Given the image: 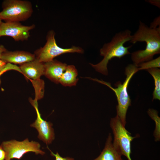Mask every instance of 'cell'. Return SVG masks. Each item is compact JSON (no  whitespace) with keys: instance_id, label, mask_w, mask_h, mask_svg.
I'll list each match as a JSON object with an SVG mask.
<instances>
[{"instance_id":"20","label":"cell","mask_w":160,"mask_h":160,"mask_svg":"<svg viewBox=\"0 0 160 160\" xmlns=\"http://www.w3.org/2000/svg\"><path fill=\"white\" fill-rule=\"evenodd\" d=\"M160 16H159L155 19L153 22L151 23L150 27L156 28L160 27Z\"/></svg>"},{"instance_id":"23","label":"cell","mask_w":160,"mask_h":160,"mask_svg":"<svg viewBox=\"0 0 160 160\" xmlns=\"http://www.w3.org/2000/svg\"><path fill=\"white\" fill-rule=\"evenodd\" d=\"M6 51V49L4 46L2 45L0 46V59H1L2 54Z\"/></svg>"},{"instance_id":"21","label":"cell","mask_w":160,"mask_h":160,"mask_svg":"<svg viewBox=\"0 0 160 160\" xmlns=\"http://www.w3.org/2000/svg\"><path fill=\"white\" fill-rule=\"evenodd\" d=\"M147 2L159 8H160V1L159 0H150L147 1Z\"/></svg>"},{"instance_id":"14","label":"cell","mask_w":160,"mask_h":160,"mask_svg":"<svg viewBox=\"0 0 160 160\" xmlns=\"http://www.w3.org/2000/svg\"><path fill=\"white\" fill-rule=\"evenodd\" d=\"M78 75L77 70L74 65H67L59 80V83L64 86H75L78 81Z\"/></svg>"},{"instance_id":"3","label":"cell","mask_w":160,"mask_h":160,"mask_svg":"<svg viewBox=\"0 0 160 160\" xmlns=\"http://www.w3.org/2000/svg\"><path fill=\"white\" fill-rule=\"evenodd\" d=\"M138 71V67L133 64H130L125 68V73L126 79L123 84L119 81L115 84L116 87L113 88L111 84L103 80L90 77L88 79L105 85L112 89L116 96L118 105L116 106V115L120 119L122 123L125 127L126 116L127 110L131 105V100L129 95L127 87L129 81L133 75Z\"/></svg>"},{"instance_id":"6","label":"cell","mask_w":160,"mask_h":160,"mask_svg":"<svg viewBox=\"0 0 160 160\" xmlns=\"http://www.w3.org/2000/svg\"><path fill=\"white\" fill-rule=\"evenodd\" d=\"M110 126L113 135V146L122 156H124L128 160H132L131 143L136 136H132L117 116L111 119Z\"/></svg>"},{"instance_id":"8","label":"cell","mask_w":160,"mask_h":160,"mask_svg":"<svg viewBox=\"0 0 160 160\" xmlns=\"http://www.w3.org/2000/svg\"><path fill=\"white\" fill-rule=\"evenodd\" d=\"M35 27L34 24L25 26L20 22H2L0 25V37L9 36L16 41L27 40L30 37V31Z\"/></svg>"},{"instance_id":"13","label":"cell","mask_w":160,"mask_h":160,"mask_svg":"<svg viewBox=\"0 0 160 160\" xmlns=\"http://www.w3.org/2000/svg\"><path fill=\"white\" fill-rule=\"evenodd\" d=\"M112 141V136L110 133L103 150L99 156L93 160H122V155L113 146Z\"/></svg>"},{"instance_id":"25","label":"cell","mask_w":160,"mask_h":160,"mask_svg":"<svg viewBox=\"0 0 160 160\" xmlns=\"http://www.w3.org/2000/svg\"><path fill=\"white\" fill-rule=\"evenodd\" d=\"M2 20L1 19V18H0V25L1 23L2 22Z\"/></svg>"},{"instance_id":"5","label":"cell","mask_w":160,"mask_h":160,"mask_svg":"<svg viewBox=\"0 0 160 160\" xmlns=\"http://www.w3.org/2000/svg\"><path fill=\"white\" fill-rule=\"evenodd\" d=\"M55 34L53 31H49L47 36L45 45L35 51L36 58L39 61L44 63L47 62L52 60L56 57L66 53H84L83 49L79 47L73 46L68 48L60 47L56 43Z\"/></svg>"},{"instance_id":"1","label":"cell","mask_w":160,"mask_h":160,"mask_svg":"<svg viewBox=\"0 0 160 160\" xmlns=\"http://www.w3.org/2000/svg\"><path fill=\"white\" fill-rule=\"evenodd\" d=\"M130 42L135 44L137 42H145V49L135 51L131 58L134 64H139L153 59V56L160 53V27L153 28L148 27L140 21L137 31L132 36Z\"/></svg>"},{"instance_id":"12","label":"cell","mask_w":160,"mask_h":160,"mask_svg":"<svg viewBox=\"0 0 160 160\" xmlns=\"http://www.w3.org/2000/svg\"><path fill=\"white\" fill-rule=\"evenodd\" d=\"M36 57L34 54L23 51H8L3 52L1 60L7 63L20 65L33 61Z\"/></svg>"},{"instance_id":"15","label":"cell","mask_w":160,"mask_h":160,"mask_svg":"<svg viewBox=\"0 0 160 160\" xmlns=\"http://www.w3.org/2000/svg\"><path fill=\"white\" fill-rule=\"evenodd\" d=\"M152 76L154 80V88L153 93V100H160V70L154 68L146 70Z\"/></svg>"},{"instance_id":"2","label":"cell","mask_w":160,"mask_h":160,"mask_svg":"<svg viewBox=\"0 0 160 160\" xmlns=\"http://www.w3.org/2000/svg\"><path fill=\"white\" fill-rule=\"evenodd\" d=\"M132 36L129 29L116 33L110 42L104 44L100 49V55L103 57L102 60L96 64L90 63L91 65L98 72L107 75V65L110 60L114 57L120 58L130 54L129 50L132 46L126 47L124 45L130 41Z\"/></svg>"},{"instance_id":"7","label":"cell","mask_w":160,"mask_h":160,"mask_svg":"<svg viewBox=\"0 0 160 160\" xmlns=\"http://www.w3.org/2000/svg\"><path fill=\"white\" fill-rule=\"evenodd\" d=\"M5 153V160L15 158L20 159L25 153L32 152L43 155L45 152L40 148V144L36 142L29 141L27 138L23 141L15 140L3 142L0 145Z\"/></svg>"},{"instance_id":"18","label":"cell","mask_w":160,"mask_h":160,"mask_svg":"<svg viewBox=\"0 0 160 160\" xmlns=\"http://www.w3.org/2000/svg\"><path fill=\"white\" fill-rule=\"evenodd\" d=\"M14 70L17 71L22 73L20 67L9 63H7L4 61L0 59V72L5 70Z\"/></svg>"},{"instance_id":"9","label":"cell","mask_w":160,"mask_h":160,"mask_svg":"<svg viewBox=\"0 0 160 160\" xmlns=\"http://www.w3.org/2000/svg\"><path fill=\"white\" fill-rule=\"evenodd\" d=\"M31 103L35 108L37 117L35 122L31 126L35 128L39 133L38 137L47 145L50 144L55 138L54 129L52 124L44 120L41 117L36 100L33 101Z\"/></svg>"},{"instance_id":"22","label":"cell","mask_w":160,"mask_h":160,"mask_svg":"<svg viewBox=\"0 0 160 160\" xmlns=\"http://www.w3.org/2000/svg\"><path fill=\"white\" fill-rule=\"evenodd\" d=\"M5 152L0 145V160H5Z\"/></svg>"},{"instance_id":"19","label":"cell","mask_w":160,"mask_h":160,"mask_svg":"<svg viewBox=\"0 0 160 160\" xmlns=\"http://www.w3.org/2000/svg\"><path fill=\"white\" fill-rule=\"evenodd\" d=\"M51 154L53 156L55 157V160H75L74 159L70 157H63L59 154L58 152H57L56 154L54 153L51 151Z\"/></svg>"},{"instance_id":"17","label":"cell","mask_w":160,"mask_h":160,"mask_svg":"<svg viewBox=\"0 0 160 160\" xmlns=\"http://www.w3.org/2000/svg\"><path fill=\"white\" fill-rule=\"evenodd\" d=\"M160 57L149 61L141 63L137 66L138 71L160 67Z\"/></svg>"},{"instance_id":"11","label":"cell","mask_w":160,"mask_h":160,"mask_svg":"<svg viewBox=\"0 0 160 160\" xmlns=\"http://www.w3.org/2000/svg\"><path fill=\"white\" fill-rule=\"evenodd\" d=\"M67 65L65 63L54 60L44 63V75L52 81L58 83Z\"/></svg>"},{"instance_id":"4","label":"cell","mask_w":160,"mask_h":160,"mask_svg":"<svg viewBox=\"0 0 160 160\" xmlns=\"http://www.w3.org/2000/svg\"><path fill=\"white\" fill-rule=\"evenodd\" d=\"M2 6L0 17L6 22L25 21L33 12L32 4L28 1L6 0L3 1Z\"/></svg>"},{"instance_id":"24","label":"cell","mask_w":160,"mask_h":160,"mask_svg":"<svg viewBox=\"0 0 160 160\" xmlns=\"http://www.w3.org/2000/svg\"><path fill=\"white\" fill-rule=\"evenodd\" d=\"M6 71H6L4 70L0 72V76L3 73H4L6 72ZM0 84H1V81L0 80Z\"/></svg>"},{"instance_id":"16","label":"cell","mask_w":160,"mask_h":160,"mask_svg":"<svg viewBox=\"0 0 160 160\" xmlns=\"http://www.w3.org/2000/svg\"><path fill=\"white\" fill-rule=\"evenodd\" d=\"M149 116L154 120L155 122V128L153 135L156 141L160 140V118L158 115V112L156 110L149 108L147 111Z\"/></svg>"},{"instance_id":"10","label":"cell","mask_w":160,"mask_h":160,"mask_svg":"<svg viewBox=\"0 0 160 160\" xmlns=\"http://www.w3.org/2000/svg\"><path fill=\"white\" fill-rule=\"evenodd\" d=\"M20 68L22 73L34 80L39 79L41 76L44 75V63L36 58L33 61L21 64Z\"/></svg>"}]
</instances>
